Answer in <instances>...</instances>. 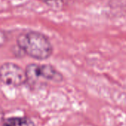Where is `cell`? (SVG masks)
<instances>
[{"instance_id":"8992f818","label":"cell","mask_w":126,"mask_h":126,"mask_svg":"<svg viewBox=\"0 0 126 126\" xmlns=\"http://www.w3.org/2000/svg\"><path fill=\"white\" fill-rule=\"evenodd\" d=\"M8 41V36L7 33L3 30H0V48H2L4 46Z\"/></svg>"},{"instance_id":"3957f363","label":"cell","mask_w":126,"mask_h":126,"mask_svg":"<svg viewBox=\"0 0 126 126\" xmlns=\"http://www.w3.org/2000/svg\"><path fill=\"white\" fill-rule=\"evenodd\" d=\"M0 81L8 86H21L27 83L26 71L14 62H4L0 65Z\"/></svg>"},{"instance_id":"7a4b0ae2","label":"cell","mask_w":126,"mask_h":126,"mask_svg":"<svg viewBox=\"0 0 126 126\" xmlns=\"http://www.w3.org/2000/svg\"><path fill=\"white\" fill-rule=\"evenodd\" d=\"M27 84L30 87L35 88L46 85L47 82H61L63 81V75L52 65L36 63H30L27 65Z\"/></svg>"},{"instance_id":"5b68a950","label":"cell","mask_w":126,"mask_h":126,"mask_svg":"<svg viewBox=\"0 0 126 126\" xmlns=\"http://www.w3.org/2000/svg\"><path fill=\"white\" fill-rule=\"evenodd\" d=\"M43 3L51 6V7H58L63 4L69 0H40Z\"/></svg>"},{"instance_id":"52a82bcc","label":"cell","mask_w":126,"mask_h":126,"mask_svg":"<svg viewBox=\"0 0 126 126\" xmlns=\"http://www.w3.org/2000/svg\"><path fill=\"white\" fill-rule=\"evenodd\" d=\"M4 110L0 107V125L2 124V123L4 122Z\"/></svg>"},{"instance_id":"6da1fadb","label":"cell","mask_w":126,"mask_h":126,"mask_svg":"<svg viewBox=\"0 0 126 126\" xmlns=\"http://www.w3.org/2000/svg\"><path fill=\"white\" fill-rule=\"evenodd\" d=\"M16 45L24 54L37 60H45L53 53V46L49 38L35 30L21 33L16 39Z\"/></svg>"},{"instance_id":"277c9868","label":"cell","mask_w":126,"mask_h":126,"mask_svg":"<svg viewBox=\"0 0 126 126\" xmlns=\"http://www.w3.org/2000/svg\"><path fill=\"white\" fill-rule=\"evenodd\" d=\"M1 126H35V125L27 117H13L5 119Z\"/></svg>"}]
</instances>
